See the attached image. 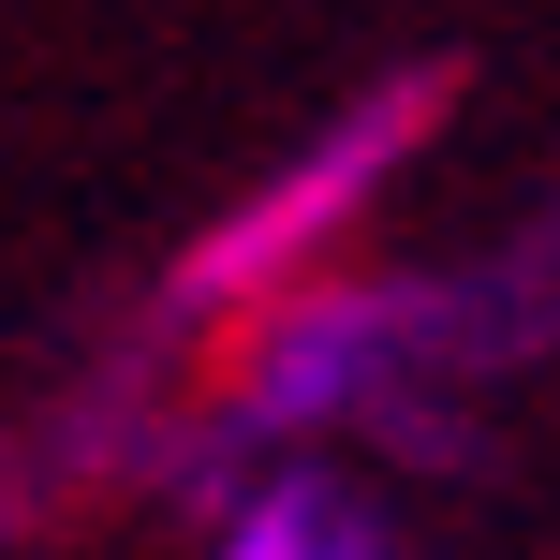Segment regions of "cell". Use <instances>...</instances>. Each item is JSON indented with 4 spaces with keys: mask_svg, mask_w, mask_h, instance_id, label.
<instances>
[{
    "mask_svg": "<svg viewBox=\"0 0 560 560\" xmlns=\"http://www.w3.org/2000/svg\"><path fill=\"white\" fill-rule=\"evenodd\" d=\"M398 148H413V89L354 104V118H339V133L310 148L295 177H266V192L236 207V222L207 236L192 266H177V310H236V295H266V280H295V266H310V252H325V236H339V222L369 207V177H384Z\"/></svg>",
    "mask_w": 560,
    "mask_h": 560,
    "instance_id": "6da1fadb",
    "label": "cell"
},
{
    "mask_svg": "<svg viewBox=\"0 0 560 560\" xmlns=\"http://www.w3.org/2000/svg\"><path fill=\"white\" fill-rule=\"evenodd\" d=\"M369 339H384V295H310V310H266V339H252V413H266V428L339 413V398H354V369H369Z\"/></svg>",
    "mask_w": 560,
    "mask_h": 560,
    "instance_id": "7a4b0ae2",
    "label": "cell"
},
{
    "mask_svg": "<svg viewBox=\"0 0 560 560\" xmlns=\"http://www.w3.org/2000/svg\"><path fill=\"white\" fill-rule=\"evenodd\" d=\"M222 560H384V546H369V516L339 502V487H295V472H280L266 502L222 532Z\"/></svg>",
    "mask_w": 560,
    "mask_h": 560,
    "instance_id": "3957f363",
    "label": "cell"
}]
</instances>
